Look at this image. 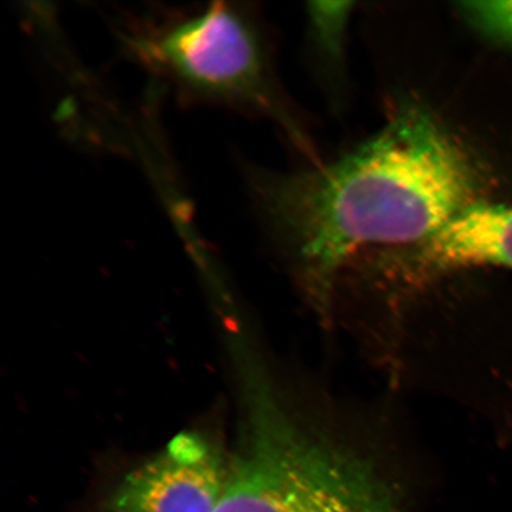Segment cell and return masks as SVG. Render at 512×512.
I'll use <instances>...</instances> for the list:
<instances>
[{"mask_svg":"<svg viewBox=\"0 0 512 512\" xmlns=\"http://www.w3.org/2000/svg\"><path fill=\"white\" fill-rule=\"evenodd\" d=\"M261 206L298 249L316 296L362 248L415 246L477 202L464 147L426 107L398 108L380 133L336 162L258 181Z\"/></svg>","mask_w":512,"mask_h":512,"instance_id":"obj_1","label":"cell"},{"mask_svg":"<svg viewBox=\"0 0 512 512\" xmlns=\"http://www.w3.org/2000/svg\"><path fill=\"white\" fill-rule=\"evenodd\" d=\"M242 370L245 422L215 512H403L368 459L305 430L259 371Z\"/></svg>","mask_w":512,"mask_h":512,"instance_id":"obj_2","label":"cell"},{"mask_svg":"<svg viewBox=\"0 0 512 512\" xmlns=\"http://www.w3.org/2000/svg\"><path fill=\"white\" fill-rule=\"evenodd\" d=\"M120 40L191 104L274 107L264 43L238 4L147 10L125 19Z\"/></svg>","mask_w":512,"mask_h":512,"instance_id":"obj_3","label":"cell"},{"mask_svg":"<svg viewBox=\"0 0 512 512\" xmlns=\"http://www.w3.org/2000/svg\"><path fill=\"white\" fill-rule=\"evenodd\" d=\"M227 467L206 437L181 433L121 480L107 512H215Z\"/></svg>","mask_w":512,"mask_h":512,"instance_id":"obj_4","label":"cell"},{"mask_svg":"<svg viewBox=\"0 0 512 512\" xmlns=\"http://www.w3.org/2000/svg\"><path fill=\"white\" fill-rule=\"evenodd\" d=\"M421 274L470 267L512 270V206L477 201L412 248Z\"/></svg>","mask_w":512,"mask_h":512,"instance_id":"obj_5","label":"cell"},{"mask_svg":"<svg viewBox=\"0 0 512 512\" xmlns=\"http://www.w3.org/2000/svg\"><path fill=\"white\" fill-rule=\"evenodd\" d=\"M460 11L480 35L512 48V2L463 3Z\"/></svg>","mask_w":512,"mask_h":512,"instance_id":"obj_6","label":"cell"}]
</instances>
